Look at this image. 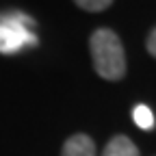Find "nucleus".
Wrapping results in <instances>:
<instances>
[{"mask_svg":"<svg viewBox=\"0 0 156 156\" xmlns=\"http://www.w3.org/2000/svg\"><path fill=\"white\" fill-rule=\"evenodd\" d=\"M89 50L93 69L100 78L117 83L126 76V50L115 30L95 28L89 37Z\"/></svg>","mask_w":156,"mask_h":156,"instance_id":"1","label":"nucleus"},{"mask_svg":"<svg viewBox=\"0 0 156 156\" xmlns=\"http://www.w3.org/2000/svg\"><path fill=\"white\" fill-rule=\"evenodd\" d=\"M35 20L22 11L0 13V54H15L24 48L37 46V35L33 30Z\"/></svg>","mask_w":156,"mask_h":156,"instance_id":"2","label":"nucleus"},{"mask_svg":"<svg viewBox=\"0 0 156 156\" xmlns=\"http://www.w3.org/2000/svg\"><path fill=\"white\" fill-rule=\"evenodd\" d=\"M61 156H95V143L89 134L76 132L63 143Z\"/></svg>","mask_w":156,"mask_h":156,"instance_id":"3","label":"nucleus"},{"mask_svg":"<svg viewBox=\"0 0 156 156\" xmlns=\"http://www.w3.org/2000/svg\"><path fill=\"white\" fill-rule=\"evenodd\" d=\"M102 156H141V152L126 134H115L106 143Z\"/></svg>","mask_w":156,"mask_h":156,"instance_id":"4","label":"nucleus"},{"mask_svg":"<svg viewBox=\"0 0 156 156\" xmlns=\"http://www.w3.org/2000/svg\"><path fill=\"white\" fill-rule=\"evenodd\" d=\"M132 119H134V124L139 126L141 130H152V128H154V113H152V108L145 106V104H136V106H134Z\"/></svg>","mask_w":156,"mask_h":156,"instance_id":"5","label":"nucleus"},{"mask_svg":"<svg viewBox=\"0 0 156 156\" xmlns=\"http://www.w3.org/2000/svg\"><path fill=\"white\" fill-rule=\"evenodd\" d=\"M74 2L89 13H100V11H104L113 5V0H74Z\"/></svg>","mask_w":156,"mask_h":156,"instance_id":"6","label":"nucleus"},{"mask_svg":"<svg viewBox=\"0 0 156 156\" xmlns=\"http://www.w3.org/2000/svg\"><path fill=\"white\" fill-rule=\"evenodd\" d=\"M145 48H147V52L156 58V28L147 35V39H145Z\"/></svg>","mask_w":156,"mask_h":156,"instance_id":"7","label":"nucleus"}]
</instances>
